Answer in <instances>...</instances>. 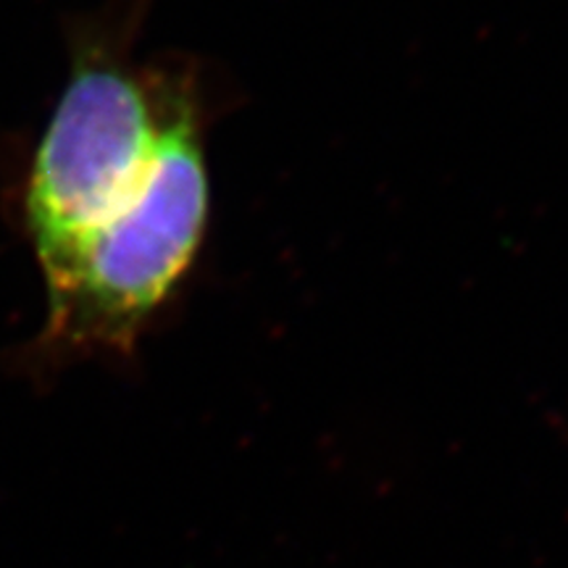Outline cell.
<instances>
[{
	"mask_svg": "<svg viewBox=\"0 0 568 568\" xmlns=\"http://www.w3.org/2000/svg\"><path fill=\"white\" fill-rule=\"evenodd\" d=\"M205 103L187 63L82 48L34 153L27 224L51 282L95 240L209 190Z\"/></svg>",
	"mask_w": 568,
	"mask_h": 568,
	"instance_id": "cell-1",
	"label": "cell"
}]
</instances>
